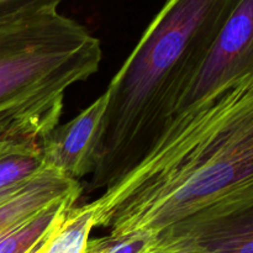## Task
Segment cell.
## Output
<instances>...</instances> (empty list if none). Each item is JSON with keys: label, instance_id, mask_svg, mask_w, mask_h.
Returning a JSON list of instances; mask_svg holds the SVG:
<instances>
[{"label": "cell", "instance_id": "obj_1", "mask_svg": "<svg viewBox=\"0 0 253 253\" xmlns=\"http://www.w3.org/2000/svg\"><path fill=\"white\" fill-rule=\"evenodd\" d=\"M253 187V81L219 85L178 114L93 202L94 227L184 240Z\"/></svg>", "mask_w": 253, "mask_h": 253}, {"label": "cell", "instance_id": "obj_3", "mask_svg": "<svg viewBox=\"0 0 253 253\" xmlns=\"http://www.w3.org/2000/svg\"><path fill=\"white\" fill-rule=\"evenodd\" d=\"M236 0H167L111 79L106 93L94 189L106 188L124 167L148 105L188 54L211 46Z\"/></svg>", "mask_w": 253, "mask_h": 253}, {"label": "cell", "instance_id": "obj_14", "mask_svg": "<svg viewBox=\"0 0 253 253\" xmlns=\"http://www.w3.org/2000/svg\"><path fill=\"white\" fill-rule=\"evenodd\" d=\"M146 253H178L174 249L168 246H155L152 250H150Z\"/></svg>", "mask_w": 253, "mask_h": 253}, {"label": "cell", "instance_id": "obj_2", "mask_svg": "<svg viewBox=\"0 0 253 253\" xmlns=\"http://www.w3.org/2000/svg\"><path fill=\"white\" fill-rule=\"evenodd\" d=\"M59 4L32 0L0 12V142L42 152L67 91L99 71L100 41Z\"/></svg>", "mask_w": 253, "mask_h": 253}, {"label": "cell", "instance_id": "obj_7", "mask_svg": "<svg viewBox=\"0 0 253 253\" xmlns=\"http://www.w3.org/2000/svg\"><path fill=\"white\" fill-rule=\"evenodd\" d=\"M81 192L78 180L44 167L24 189L0 204V234L31 219L53 203L69 198L78 199Z\"/></svg>", "mask_w": 253, "mask_h": 253}, {"label": "cell", "instance_id": "obj_12", "mask_svg": "<svg viewBox=\"0 0 253 253\" xmlns=\"http://www.w3.org/2000/svg\"><path fill=\"white\" fill-rule=\"evenodd\" d=\"M31 179H32V178H31ZM27 182H29V180H27ZM27 182L21 183V184L14 185V187L5 188V189H0V204H2V203L6 202V200H9L10 198H12L15 194H17L20 190L24 189L25 185L27 184Z\"/></svg>", "mask_w": 253, "mask_h": 253}, {"label": "cell", "instance_id": "obj_15", "mask_svg": "<svg viewBox=\"0 0 253 253\" xmlns=\"http://www.w3.org/2000/svg\"><path fill=\"white\" fill-rule=\"evenodd\" d=\"M31 253H39V252H37V247H36V249H35V250H34V251H32Z\"/></svg>", "mask_w": 253, "mask_h": 253}, {"label": "cell", "instance_id": "obj_8", "mask_svg": "<svg viewBox=\"0 0 253 253\" xmlns=\"http://www.w3.org/2000/svg\"><path fill=\"white\" fill-rule=\"evenodd\" d=\"M93 217L89 204L63 210L39 244L37 252L84 253L94 229Z\"/></svg>", "mask_w": 253, "mask_h": 253}, {"label": "cell", "instance_id": "obj_6", "mask_svg": "<svg viewBox=\"0 0 253 253\" xmlns=\"http://www.w3.org/2000/svg\"><path fill=\"white\" fill-rule=\"evenodd\" d=\"M157 246H169L178 253H253V188L193 236Z\"/></svg>", "mask_w": 253, "mask_h": 253}, {"label": "cell", "instance_id": "obj_13", "mask_svg": "<svg viewBox=\"0 0 253 253\" xmlns=\"http://www.w3.org/2000/svg\"><path fill=\"white\" fill-rule=\"evenodd\" d=\"M29 1H32V0H0V12L6 9H10V7L16 6V5H21Z\"/></svg>", "mask_w": 253, "mask_h": 253}, {"label": "cell", "instance_id": "obj_11", "mask_svg": "<svg viewBox=\"0 0 253 253\" xmlns=\"http://www.w3.org/2000/svg\"><path fill=\"white\" fill-rule=\"evenodd\" d=\"M12 153H41V151L9 142H0V158Z\"/></svg>", "mask_w": 253, "mask_h": 253}, {"label": "cell", "instance_id": "obj_9", "mask_svg": "<svg viewBox=\"0 0 253 253\" xmlns=\"http://www.w3.org/2000/svg\"><path fill=\"white\" fill-rule=\"evenodd\" d=\"M44 168L42 153H12L0 158V189L27 182Z\"/></svg>", "mask_w": 253, "mask_h": 253}, {"label": "cell", "instance_id": "obj_5", "mask_svg": "<svg viewBox=\"0 0 253 253\" xmlns=\"http://www.w3.org/2000/svg\"><path fill=\"white\" fill-rule=\"evenodd\" d=\"M108 103L105 90L73 120L47 136L42 146L44 167L74 180L93 173Z\"/></svg>", "mask_w": 253, "mask_h": 253}, {"label": "cell", "instance_id": "obj_10", "mask_svg": "<svg viewBox=\"0 0 253 253\" xmlns=\"http://www.w3.org/2000/svg\"><path fill=\"white\" fill-rule=\"evenodd\" d=\"M156 246L155 239L146 232L106 235L89 240L84 253H146Z\"/></svg>", "mask_w": 253, "mask_h": 253}, {"label": "cell", "instance_id": "obj_4", "mask_svg": "<svg viewBox=\"0 0 253 253\" xmlns=\"http://www.w3.org/2000/svg\"><path fill=\"white\" fill-rule=\"evenodd\" d=\"M244 81H253V0L235 1L214 42L180 91L166 126L216 86Z\"/></svg>", "mask_w": 253, "mask_h": 253}]
</instances>
